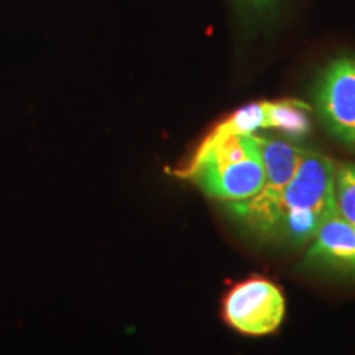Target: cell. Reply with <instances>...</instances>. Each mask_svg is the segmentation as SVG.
Wrapping results in <instances>:
<instances>
[{"label": "cell", "mask_w": 355, "mask_h": 355, "mask_svg": "<svg viewBox=\"0 0 355 355\" xmlns=\"http://www.w3.org/2000/svg\"><path fill=\"white\" fill-rule=\"evenodd\" d=\"M175 175L196 184L206 196L229 204L257 196L265 184L255 133L211 132L189 165Z\"/></svg>", "instance_id": "cell-1"}, {"label": "cell", "mask_w": 355, "mask_h": 355, "mask_svg": "<svg viewBox=\"0 0 355 355\" xmlns=\"http://www.w3.org/2000/svg\"><path fill=\"white\" fill-rule=\"evenodd\" d=\"M334 159L326 155L306 150L295 175L282 193L270 201L247 199L230 202L229 209L245 227L255 232L260 225L282 214H300L316 211L321 214H336L334 201Z\"/></svg>", "instance_id": "cell-2"}, {"label": "cell", "mask_w": 355, "mask_h": 355, "mask_svg": "<svg viewBox=\"0 0 355 355\" xmlns=\"http://www.w3.org/2000/svg\"><path fill=\"white\" fill-rule=\"evenodd\" d=\"M313 97L327 133L355 150V55H340L324 66Z\"/></svg>", "instance_id": "cell-3"}, {"label": "cell", "mask_w": 355, "mask_h": 355, "mask_svg": "<svg viewBox=\"0 0 355 355\" xmlns=\"http://www.w3.org/2000/svg\"><path fill=\"white\" fill-rule=\"evenodd\" d=\"M224 318L234 331L243 336H270L285 319V298L268 279L248 278L229 291Z\"/></svg>", "instance_id": "cell-4"}, {"label": "cell", "mask_w": 355, "mask_h": 355, "mask_svg": "<svg viewBox=\"0 0 355 355\" xmlns=\"http://www.w3.org/2000/svg\"><path fill=\"white\" fill-rule=\"evenodd\" d=\"M308 112V105L300 101L259 102L235 110L212 132L255 133L257 130L275 128L288 137H304L311 130Z\"/></svg>", "instance_id": "cell-5"}, {"label": "cell", "mask_w": 355, "mask_h": 355, "mask_svg": "<svg viewBox=\"0 0 355 355\" xmlns=\"http://www.w3.org/2000/svg\"><path fill=\"white\" fill-rule=\"evenodd\" d=\"M304 263L355 275V229L337 212L327 217L309 242Z\"/></svg>", "instance_id": "cell-6"}, {"label": "cell", "mask_w": 355, "mask_h": 355, "mask_svg": "<svg viewBox=\"0 0 355 355\" xmlns=\"http://www.w3.org/2000/svg\"><path fill=\"white\" fill-rule=\"evenodd\" d=\"M255 139L265 168V184L263 189L254 196V199L270 201V199L277 198L282 189L290 183L306 150L286 140L268 139V137L261 135H255Z\"/></svg>", "instance_id": "cell-7"}, {"label": "cell", "mask_w": 355, "mask_h": 355, "mask_svg": "<svg viewBox=\"0 0 355 355\" xmlns=\"http://www.w3.org/2000/svg\"><path fill=\"white\" fill-rule=\"evenodd\" d=\"M336 212L355 229V163H337L334 175Z\"/></svg>", "instance_id": "cell-8"}, {"label": "cell", "mask_w": 355, "mask_h": 355, "mask_svg": "<svg viewBox=\"0 0 355 355\" xmlns=\"http://www.w3.org/2000/svg\"><path fill=\"white\" fill-rule=\"evenodd\" d=\"M237 2L241 3L242 7L248 8V10L263 12V10H268L277 0H237Z\"/></svg>", "instance_id": "cell-9"}]
</instances>
